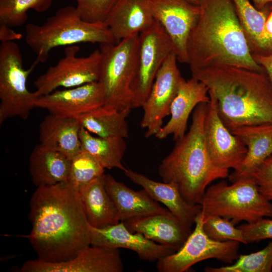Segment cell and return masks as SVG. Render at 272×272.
<instances>
[{"label": "cell", "instance_id": "6da1fadb", "mask_svg": "<svg viewBox=\"0 0 272 272\" xmlns=\"http://www.w3.org/2000/svg\"><path fill=\"white\" fill-rule=\"evenodd\" d=\"M26 235L37 259L58 262L91 245L90 225L79 192L67 182L37 187L29 202Z\"/></svg>", "mask_w": 272, "mask_h": 272}, {"label": "cell", "instance_id": "7a4b0ae2", "mask_svg": "<svg viewBox=\"0 0 272 272\" xmlns=\"http://www.w3.org/2000/svg\"><path fill=\"white\" fill-rule=\"evenodd\" d=\"M187 43L191 71L230 65L262 72L254 60L233 0H202Z\"/></svg>", "mask_w": 272, "mask_h": 272}, {"label": "cell", "instance_id": "3957f363", "mask_svg": "<svg viewBox=\"0 0 272 272\" xmlns=\"http://www.w3.org/2000/svg\"><path fill=\"white\" fill-rule=\"evenodd\" d=\"M191 72L215 97L219 116L230 131L272 124V82L265 71L221 65Z\"/></svg>", "mask_w": 272, "mask_h": 272}, {"label": "cell", "instance_id": "277c9868", "mask_svg": "<svg viewBox=\"0 0 272 272\" xmlns=\"http://www.w3.org/2000/svg\"><path fill=\"white\" fill-rule=\"evenodd\" d=\"M208 103L196 106L188 132L176 141L158 167L163 181L175 184L184 200L191 205L198 204L210 183L229 176V170L214 164L206 149L203 128Z\"/></svg>", "mask_w": 272, "mask_h": 272}, {"label": "cell", "instance_id": "5b68a950", "mask_svg": "<svg viewBox=\"0 0 272 272\" xmlns=\"http://www.w3.org/2000/svg\"><path fill=\"white\" fill-rule=\"evenodd\" d=\"M26 44L36 55L38 62H44L50 51L59 46L81 43H115L104 23H91L83 21L76 7L67 6L58 10L41 25L30 23L25 28Z\"/></svg>", "mask_w": 272, "mask_h": 272}, {"label": "cell", "instance_id": "8992f818", "mask_svg": "<svg viewBox=\"0 0 272 272\" xmlns=\"http://www.w3.org/2000/svg\"><path fill=\"white\" fill-rule=\"evenodd\" d=\"M203 216L214 215L232 221L254 223L272 217V202L258 190L251 177L231 185L222 180L209 187L199 202Z\"/></svg>", "mask_w": 272, "mask_h": 272}, {"label": "cell", "instance_id": "52a82bcc", "mask_svg": "<svg viewBox=\"0 0 272 272\" xmlns=\"http://www.w3.org/2000/svg\"><path fill=\"white\" fill-rule=\"evenodd\" d=\"M139 37V34L117 43L100 44L102 58L98 82L104 94V106L118 110L130 107Z\"/></svg>", "mask_w": 272, "mask_h": 272}, {"label": "cell", "instance_id": "ba28073f", "mask_svg": "<svg viewBox=\"0 0 272 272\" xmlns=\"http://www.w3.org/2000/svg\"><path fill=\"white\" fill-rule=\"evenodd\" d=\"M39 62L24 69L20 49L14 41L0 45V124L8 118H28L37 98L27 88L29 76Z\"/></svg>", "mask_w": 272, "mask_h": 272}, {"label": "cell", "instance_id": "9c48e42d", "mask_svg": "<svg viewBox=\"0 0 272 272\" xmlns=\"http://www.w3.org/2000/svg\"><path fill=\"white\" fill-rule=\"evenodd\" d=\"M172 52V43L156 20L139 34L135 68L130 86L131 109L142 107L159 70Z\"/></svg>", "mask_w": 272, "mask_h": 272}, {"label": "cell", "instance_id": "30bf717a", "mask_svg": "<svg viewBox=\"0 0 272 272\" xmlns=\"http://www.w3.org/2000/svg\"><path fill=\"white\" fill-rule=\"evenodd\" d=\"M202 212L196 216L195 228L182 247L175 253L157 261L159 272H184L194 264L210 258L231 263L238 257L239 242L218 241L210 238L203 228Z\"/></svg>", "mask_w": 272, "mask_h": 272}, {"label": "cell", "instance_id": "8fae6325", "mask_svg": "<svg viewBox=\"0 0 272 272\" xmlns=\"http://www.w3.org/2000/svg\"><path fill=\"white\" fill-rule=\"evenodd\" d=\"M80 47L67 46L64 56L34 81L37 97L47 94L59 87L65 89L98 82L102 54L96 49L87 56H77Z\"/></svg>", "mask_w": 272, "mask_h": 272}, {"label": "cell", "instance_id": "7c38bea8", "mask_svg": "<svg viewBox=\"0 0 272 272\" xmlns=\"http://www.w3.org/2000/svg\"><path fill=\"white\" fill-rule=\"evenodd\" d=\"M174 52L167 57L159 70L149 94L142 108L144 113L141 127L145 136H155L163 126V119L170 114V106L183 78Z\"/></svg>", "mask_w": 272, "mask_h": 272}, {"label": "cell", "instance_id": "4fadbf2b", "mask_svg": "<svg viewBox=\"0 0 272 272\" xmlns=\"http://www.w3.org/2000/svg\"><path fill=\"white\" fill-rule=\"evenodd\" d=\"M209 95L203 128L208 154L216 166L238 170L245 159L247 148L224 124L219 116L215 97L211 93Z\"/></svg>", "mask_w": 272, "mask_h": 272}, {"label": "cell", "instance_id": "5bb4252c", "mask_svg": "<svg viewBox=\"0 0 272 272\" xmlns=\"http://www.w3.org/2000/svg\"><path fill=\"white\" fill-rule=\"evenodd\" d=\"M154 19L162 26L177 60L188 63L187 43L199 14V7L187 0H150Z\"/></svg>", "mask_w": 272, "mask_h": 272}, {"label": "cell", "instance_id": "9a60e30c", "mask_svg": "<svg viewBox=\"0 0 272 272\" xmlns=\"http://www.w3.org/2000/svg\"><path fill=\"white\" fill-rule=\"evenodd\" d=\"M22 272H122L123 265L118 248L90 245L75 257L58 262L38 259L25 261Z\"/></svg>", "mask_w": 272, "mask_h": 272}, {"label": "cell", "instance_id": "2e32d148", "mask_svg": "<svg viewBox=\"0 0 272 272\" xmlns=\"http://www.w3.org/2000/svg\"><path fill=\"white\" fill-rule=\"evenodd\" d=\"M104 94L98 82L55 90L38 97L35 107L47 110L54 116L78 118L103 106Z\"/></svg>", "mask_w": 272, "mask_h": 272}, {"label": "cell", "instance_id": "e0dca14e", "mask_svg": "<svg viewBox=\"0 0 272 272\" xmlns=\"http://www.w3.org/2000/svg\"><path fill=\"white\" fill-rule=\"evenodd\" d=\"M91 245L111 248H126L136 252L144 260L154 262L176 251L157 243L139 232H132L123 221L101 228L90 225Z\"/></svg>", "mask_w": 272, "mask_h": 272}, {"label": "cell", "instance_id": "ac0fdd59", "mask_svg": "<svg viewBox=\"0 0 272 272\" xmlns=\"http://www.w3.org/2000/svg\"><path fill=\"white\" fill-rule=\"evenodd\" d=\"M209 101V89L205 84L192 76L187 80L183 78L170 106V118L155 137L162 140L172 135L175 141L181 138L186 133L192 111L198 104Z\"/></svg>", "mask_w": 272, "mask_h": 272}, {"label": "cell", "instance_id": "d6986e66", "mask_svg": "<svg viewBox=\"0 0 272 272\" xmlns=\"http://www.w3.org/2000/svg\"><path fill=\"white\" fill-rule=\"evenodd\" d=\"M132 232H139L154 242L179 250L192 232L171 212L130 218L123 221Z\"/></svg>", "mask_w": 272, "mask_h": 272}, {"label": "cell", "instance_id": "ffe728a7", "mask_svg": "<svg viewBox=\"0 0 272 272\" xmlns=\"http://www.w3.org/2000/svg\"><path fill=\"white\" fill-rule=\"evenodd\" d=\"M155 20L150 0H117L105 23L117 43L140 34Z\"/></svg>", "mask_w": 272, "mask_h": 272}, {"label": "cell", "instance_id": "44dd1931", "mask_svg": "<svg viewBox=\"0 0 272 272\" xmlns=\"http://www.w3.org/2000/svg\"><path fill=\"white\" fill-rule=\"evenodd\" d=\"M123 173L131 181L142 187L154 199L165 206L185 226L191 228L195 223L196 216L201 211V206L186 202L175 184L156 181L129 169Z\"/></svg>", "mask_w": 272, "mask_h": 272}, {"label": "cell", "instance_id": "7402d4cb", "mask_svg": "<svg viewBox=\"0 0 272 272\" xmlns=\"http://www.w3.org/2000/svg\"><path fill=\"white\" fill-rule=\"evenodd\" d=\"M230 131L238 137L247 149L240 168L229 175L232 183L250 176L255 169L272 154V124L241 126Z\"/></svg>", "mask_w": 272, "mask_h": 272}, {"label": "cell", "instance_id": "603a6c76", "mask_svg": "<svg viewBox=\"0 0 272 272\" xmlns=\"http://www.w3.org/2000/svg\"><path fill=\"white\" fill-rule=\"evenodd\" d=\"M106 191L118 210L120 221L138 216L170 212L161 206L145 190L135 191L112 175L104 174Z\"/></svg>", "mask_w": 272, "mask_h": 272}, {"label": "cell", "instance_id": "cb8c5ba5", "mask_svg": "<svg viewBox=\"0 0 272 272\" xmlns=\"http://www.w3.org/2000/svg\"><path fill=\"white\" fill-rule=\"evenodd\" d=\"M238 19L252 54L272 53V35L266 22L272 12V3L261 10L256 9L249 0H233Z\"/></svg>", "mask_w": 272, "mask_h": 272}, {"label": "cell", "instance_id": "d4e9b609", "mask_svg": "<svg viewBox=\"0 0 272 272\" xmlns=\"http://www.w3.org/2000/svg\"><path fill=\"white\" fill-rule=\"evenodd\" d=\"M81 127L78 118L49 114L39 125L40 144L71 159L82 151L79 138Z\"/></svg>", "mask_w": 272, "mask_h": 272}, {"label": "cell", "instance_id": "484cf974", "mask_svg": "<svg viewBox=\"0 0 272 272\" xmlns=\"http://www.w3.org/2000/svg\"><path fill=\"white\" fill-rule=\"evenodd\" d=\"M104 174L78 191L89 225L97 228L121 221L116 206L106 191Z\"/></svg>", "mask_w": 272, "mask_h": 272}, {"label": "cell", "instance_id": "4316f807", "mask_svg": "<svg viewBox=\"0 0 272 272\" xmlns=\"http://www.w3.org/2000/svg\"><path fill=\"white\" fill-rule=\"evenodd\" d=\"M71 159L63 154L40 144L32 150L29 158V169L37 187L66 182Z\"/></svg>", "mask_w": 272, "mask_h": 272}, {"label": "cell", "instance_id": "83f0119b", "mask_svg": "<svg viewBox=\"0 0 272 272\" xmlns=\"http://www.w3.org/2000/svg\"><path fill=\"white\" fill-rule=\"evenodd\" d=\"M130 107L118 110L102 106L79 118L81 126L91 133L101 138H127L126 118Z\"/></svg>", "mask_w": 272, "mask_h": 272}, {"label": "cell", "instance_id": "f1b7e54d", "mask_svg": "<svg viewBox=\"0 0 272 272\" xmlns=\"http://www.w3.org/2000/svg\"><path fill=\"white\" fill-rule=\"evenodd\" d=\"M79 138L81 150L93 156L105 169L117 168L123 171L126 170L121 162L126 149L125 139L99 137L82 126Z\"/></svg>", "mask_w": 272, "mask_h": 272}, {"label": "cell", "instance_id": "f546056e", "mask_svg": "<svg viewBox=\"0 0 272 272\" xmlns=\"http://www.w3.org/2000/svg\"><path fill=\"white\" fill-rule=\"evenodd\" d=\"M54 0H0V23L10 27H20L28 18V11H47Z\"/></svg>", "mask_w": 272, "mask_h": 272}, {"label": "cell", "instance_id": "4dcf8cb0", "mask_svg": "<svg viewBox=\"0 0 272 272\" xmlns=\"http://www.w3.org/2000/svg\"><path fill=\"white\" fill-rule=\"evenodd\" d=\"M105 168L93 156L81 151L71 159L67 182L79 191L104 174Z\"/></svg>", "mask_w": 272, "mask_h": 272}, {"label": "cell", "instance_id": "1f68e13d", "mask_svg": "<svg viewBox=\"0 0 272 272\" xmlns=\"http://www.w3.org/2000/svg\"><path fill=\"white\" fill-rule=\"evenodd\" d=\"M272 270V240L261 250L239 255L234 264L219 267L207 266V272H270Z\"/></svg>", "mask_w": 272, "mask_h": 272}, {"label": "cell", "instance_id": "d6a6232c", "mask_svg": "<svg viewBox=\"0 0 272 272\" xmlns=\"http://www.w3.org/2000/svg\"><path fill=\"white\" fill-rule=\"evenodd\" d=\"M235 225L231 220L220 216H203V230L211 239L218 241L235 240L247 244L242 230Z\"/></svg>", "mask_w": 272, "mask_h": 272}, {"label": "cell", "instance_id": "836d02e7", "mask_svg": "<svg viewBox=\"0 0 272 272\" xmlns=\"http://www.w3.org/2000/svg\"><path fill=\"white\" fill-rule=\"evenodd\" d=\"M117 0H77L76 11L84 21L104 23Z\"/></svg>", "mask_w": 272, "mask_h": 272}, {"label": "cell", "instance_id": "e575fe53", "mask_svg": "<svg viewBox=\"0 0 272 272\" xmlns=\"http://www.w3.org/2000/svg\"><path fill=\"white\" fill-rule=\"evenodd\" d=\"M238 228L242 230L247 244L272 239V219L264 218L254 223L242 224Z\"/></svg>", "mask_w": 272, "mask_h": 272}, {"label": "cell", "instance_id": "d590c367", "mask_svg": "<svg viewBox=\"0 0 272 272\" xmlns=\"http://www.w3.org/2000/svg\"><path fill=\"white\" fill-rule=\"evenodd\" d=\"M250 177L254 180L259 192L272 202V154L255 169Z\"/></svg>", "mask_w": 272, "mask_h": 272}, {"label": "cell", "instance_id": "8d00e7d4", "mask_svg": "<svg viewBox=\"0 0 272 272\" xmlns=\"http://www.w3.org/2000/svg\"><path fill=\"white\" fill-rule=\"evenodd\" d=\"M23 35L13 30L11 27L1 24L0 26V41L1 43L11 42L20 40Z\"/></svg>", "mask_w": 272, "mask_h": 272}, {"label": "cell", "instance_id": "74e56055", "mask_svg": "<svg viewBox=\"0 0 272 272\" xmlns=\"http://www.w3.org/2000/svg\"><path fill=\"white\" fill-rule=\"evenodd\" d=\"M255 61L262 66L272 82V53L267 55L252 54Z\"/></svg>", "mask_w": 272, "mask_h": 272}, {"label": "cell", "instance_id": "f35d334b", "mask_svg": "<svg viewBox=\"0 0 272 272\" xmlns=\"http://www.w3.org/2000/svg\"><path fill=\"white\" fill-rule=\"evenodd\" d=\"M254 7L258 10L264 9L272 0H253Z\"/></svg>", "mask_w": 272, "mask_h": 272}, {"label": "cell", "instance_id": "ab89813d", "mask_svg": "<svg viewBox=\"0 0 272 272\" xmlns=\"http://www.w3.org/2000/svg\"><path fill=\"white\" fill-rule=\"evenodd\" d=\"M189 2L195 5L196 6H199L202 0H187Z\"/></svg>", "mask_w": 272, "mask_h": 272}, {"label": "cell", "instance_id": "60d3db41", "mask_svg": "<svg viewBox=\"0 0 272 272\" xmlns=\"http://www.w3.org/2000/svg\"><path fill=\"white\" fill-rule=\"evenodd\" d=\"M76 1H77V0H76Z\"/></svg>", "mask_w": 272, "mask_h": 272}]
</instances>
